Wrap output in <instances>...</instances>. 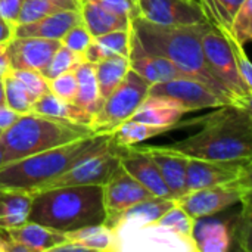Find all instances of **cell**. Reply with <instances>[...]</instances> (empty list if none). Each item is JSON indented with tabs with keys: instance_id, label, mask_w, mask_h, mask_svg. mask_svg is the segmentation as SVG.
Returning a JSON list of instances; mask_svg holds the SVG:
<instances>
[{
	"instance_id": "cell-17",
	"label": "cell",
	"mask_w": 252,
	"mask_h": 252,
	"mask_svg": "<svg viewBox=\"0 0 252 252\" xmlns=\"http://www.w3.org/2000/svg\"><path fill=\"white\" fill-rule=\"evenodd\" d=\"M157 162L159 173L170 190L173 199H179L188 192L186 189V170L189 157L173 149L171 146H145Z\"/></svg>"
},
{
	"instance_id": "cell-25",
	"label": "cell",
	"mask_w": 252,
	"mask_h": 252,
	"mask_svg": "<svg viewBox=\"0 0 252 252\" xmlns=\"http://www.w3.org/2000/svg\"><path fill=\"white\" fill-rule=\"evenodd\" d=\"M31 112L53 117V118H61V120H66V121H72V123H78V124H84L89 127H90L92 120H93V117L89 112H86L84 109L77 106L74 102L62 100L61 97H58L52 92H47V93L41 94L40 97H37L32 103Z\"/></svg>"
},
{
	"instance_id": "cell-39",
	"label": "cell",
	"mask_w": 252,
	"mask_h": 252,
	"mask_svg": "<svg viewBox=\"0 0 252 252\" xmlns=\"http://www.w3.org/2000/svg\"><path fill=\"white\" fill-rule=\"evenodd\" d=\"M47 81H49V92H52L62 100L74 102L75 94H77V87H78L77 77H75L74 71L63 72V74H61L55 78H50Z\"/></svg>"
},
{
	"instance_id": "cell-48",
	"label": "cell",
	"mask_w": 252,
	"mask_h": 252,
	"mask_svg": "<svg viewBox=\"0 0 252 252\" xmlns=\"http://www.w3.org/2000/svg\"><path fill=\"white\" fill-rule=\"evenodd\" d=\"M4 165V154H3V148L0 145V167Z\"/></svg>"
},
{
	"instance_id": "cell-41",
	"label": "cell",
	"mask_w": 252,
	"mask_h": 252,
	"mask_svg": "<svg viewBox=\"0 0 252 252\" xmlns=\"http://www.w3.org/2000/svg\"><path fill=\"white\" fill-rule=\"evenodd\" d=\"M22 4L24 0H0V18L16 25Z\"/></svg>"
},
{
	"instance_id": "cell-37",
	"label": "cell",
	"mask_w": 252,
	"mask_h": 252,
	"mask_svg": "<svg viewBox=\"0 0 252 252\" xmlns=\"http://www.w3.org/2000/svg\"><path fill=\"white\" fill-rule=\"evenodd\" d=\"M10 74L34 96V99L49 92V81L37 69H10Z\"/></svg>"
},
{
	"instance_id": "cell-6",
	"label": "cell",
	"mask_w": 252,
	"mask_h": 252,
	"mask_svg": "<svg viewBox=\"0 0 252 252\" xmlns=\"http://www.w3.org/2000/svg\"><path fill=\"white\" fill-rule=\"evenodd\" d=\"M201 44L208 69L221 84L233 105L251 106L252 90L242 81L235 55L220 28L208 22L201 34Z\"/></svg>"
},
{
	"instance_id": "cell-22",
	"label": "cell",
	"mask_w": 252,
	"mask_h": 252,
	"mask_svg": "<svg viewBox=\"0 0 252 252\" xmlns=\"http://www.w3.org/2000/svg\"><path fill=\"white\" fill-rule=\"evenodd\" d=\"M12 241L24 245L28 252H46L52 251L55 247L68 241L66 233L53 230L43 224L27 221L21 227L10 230L6 233Z\"/></svg>"
},
{
	"instance_id": "cell-42",
	"label": "cell",
	"mask_w": 252,
	"mask_h": 252,
	"mask_svg": "<svg viewBox=\"0 0 252 252\" xmlns=\"http://www.w3.org/2000/svg\"><path fill=\"white\" fill-rule=\"evenodd\" d=\"M96 3H99L100 6H103L105 9L117 13V15H123V16H130L133 15V3L131 0H94Z\"/></svg>"
},
{
	"instance_id": "cell-27",
	"label": "cell",
	"mask_w": 252,
	"mask_h": 252,
	"mask_svg": "<svg viewBox=\"0 0 252 252\" xmlns=\"http://www.w3.org/2000/svg\"><path fill=\"white\" fill-rule=\"evenodd\" d=\"M102 99L105 100L124 80L130 69V59L123 55H112L93 63Z\"/></svg>"
},
{
	"instance_id": "cell-46",
	"label": "cell",
	"mask_w": 252,
	"mask_h": 252,
	"mask_svg": "<svg viewBox=\"0 0 252 252\" xmlns=\"http://www.w3.org/2000/svg\"><path fill=\"white\" fill-rule=\"evenodd\" d=\"M10 62L6 55V44H0V80H3L10 72Z\"/></svg>"
},
{
	"instance_id": "cell-12",
	"label": "cell",
	"mask_w": 252,
	"mask_h": 252,
	"mask_svg": "<svg viewBox=\"0 0 252 252\" xmlns=\"http://www.w3.org/2000/svg\"><path fill=\"white\" fill-rule=\"evenodd\" d=\"M196 252L195 244L155 223L117 236V252Z\"/></svg>"
},
{
	"instance_id": "cell-38",
	"label": "cell",
	"mask_w": 252,
	"mask_h": 252,
	"mask_svg": "<svg viewBox=\"0 0 252 252\" xmlns=\"http://www.w3.org/2000/svg\"><path fill=\"white\" fill-rule=\"evenodd\" d=\"M220 28V31L223 32V35L226 37L227 43L230 44V49L235 55V61H236V66H238V71H239V75L242 78V81L245 83V86L252 90V65L250 62V58L247 56V52H245V46H242L241 43H238L229 32L224 27H217Z\"/></svg>"
},
{
	"instance_id": "cell-16",
	"label": "cell",
	"mask_w": 252,
	"mask_h": 252,
	"mask_svg": "<svg viewBox=\"0 0 252 252\" xmlns=\"http://www.w3.org/2000/svg\"><path fill=\"white\" fill-rule=\"evenodd\" d=\"M59 46V40H47L40 37H13L6 44V55L12 69L41 71L49 63Z\"/></svg>"
},
{
	"instance_id": "cell-36",
	"label": "cell",
	"mask_w": 252,
	"mask_h": 252,
	"mask_svg": "<svg viewBox=\"0 0 252 252\" xmlns=\"http://www.w3.org/2000/svg\"><path fill=\"white\" fill-rule=\"evenodd\" d=\"M94 40L112 56V55H123L130 56V28L124 30H115L106 34H102L99 37H94Z\"/></svg>"
},
{
	"instance_id": "cell-43",
	"label": "cell",
	"mask_w": 252,
	"mask_h": 252,
	"mask_svg": "<svg viewBox=\"0 0 252 252\" xmlns=\"http://www.w3.org/2000/svg\"><path fill=\"white\" fill-rule=\"evenodd\" d=\"M18 117H19V114L12 111L6 103H1L0 105V134L3 131H6L18 120Z\"/></svg>"
},
{
	"instance_id": "cell-2",
	"label": "cell",
	"mask_w": 252,
	"mask_h": 252,
	"mask_svg": "<svg viewBox=\"0 0 252 252\" xmlns=\"http://www.w3.org/2000/svg\"><path fill=\"white\" fill-rule=\"evenodd\" d=\"M193 124L201 130L173 143V149L201 159L252 158L251 106L221 105L188 126Z\"/></svg>"
},
{
	"instance_id": "cell-33",
	"label": "cell",
	"mask_w": 252,
	"mask_h": 252,
	"mask_svg": "<svg viewBox=\"0 0 252 252\" xmlns=\"http://www.w3.org/2000/svg\"><path fill=\"white\" fill-rule=\"evenodd\" d=\"M157 223L164 226V227H167L168 230L174 232L176 235H179V236H182V238H185V239H188V241L195 244V241H193V230H195L196 220L192 219L177 204H174Z\"/></svg>"
},
{
	"instance_id": "cell-14",
	"label": "cell",
	"mask_w": 252,
	"mask_h": 252,
	"mask_svg": "<svg viewBox=\"0 0 252 252\" xmlns=\"http://www.w3.org/2000/svg\"><path fill=\"white\" fill-rule=\"evenodd\" d=\"M105 220L103 224L111 227L115 219L127 208L136 205L140 201L151 198L152 195L120 164L106 182L102 185Z\"/></svg>"
},
{
	"instance_id": "cell-3",
	"label": "cell",
	"mask_w": 252,
	"mask_h": 252,
	"mask_svg": "<svg viewBox=\"0 0 252 252\" xmlns=\"http://www.w3.org/2000/svg\"><path fill=\"white\" fill-rule=\"evenodd\" d=\"M28 220L62 233L103 223L102 185L59 186L35 192Z\"/></svg>"
},
{
	"instance_id": "cell-15",
	"label": "cell",
	"mask_w": 252,
	"mask_h": 252,
	"mask_svg": "<svg viewBox=\"0 0 252 252\" xmlns=\"http://www.w3.org/2000/svg\"><path fill=\"white\" fill-rule=\"evenodd\" d=\"M120 164L124 170L131 174L152 196L171 198L170 190L159 173V168L145 146L121 148ZM173 199V198H171Z\"/></svg>"
},
{
	"instance_id": "cell-11",
	"label": "cell",
	"mask_w": 252,
	"mask_h": 252,
	"mask_svg": "<svg viewBox=\"0 0 252 252\" xmlns=\"http://www.w3.org/2000/svg\"><path fill=\"white\" fill-rule=\"evenodd\" d=\"M133 15L168 27L208 22L198 0H133Z\"/></svg>"
},
{
	"instance_id": "cell-34",
	"label": "cell",
	"mask_w": 252,
	"mask_h": 252,
	"mask_svg": "<svg viewBox=\"0 0 252 252\" xmlns=\"http://www.w3.org/2000/svg\"><path fill=\"white\" fill-rule=\"evenodd\" d=\"M81 62H84L83 55L69 50L68 47L62 46V43H61V46L53 53L49 63L40 72L43 74V77L46 80H50V78H55V77L63 74V72L74 71Z\"/></svg>"
},
{
	"instance_id": "cell-10",
	"label": "cell",
	"mask_w": 252,
	"mask_h": 252,
	"mask_svg": "<svg viewBox=\"0 0 252 252\" xmlns=\"http://www.w3.org/2000/svg\"><path fill=\"white\" fill-rule=\"evenodd\" d=\"M245 179H252V158L201 159L189 157L186 170L188 192Z\"/></svg>"
},
{
	"instance_id": "cell-8",
	"label": "cell",
	"mask_w": 252,
	"mask_h": 252,
	"mask_svg": "<svg viewBox=\"0 0 252 252\" xmlns=\"http://www.w3.org/2000/svg\"><path fill=\"white\" fill-rule=\"evenodd\" d=\"M251 193L252 179H245L189 190L176 199V204L182 207L192 219L199 220L213 217L236 204H242L244 201L251 199Z\"/></svg>"
},
{
	"instance_id": "cell-19",
	"label": "cell",
	"mask_w": 252,
	"mask_h": 252,
	"mask_svg": "<svg viewBox=\"0 0 252 252\" xmlns=\"http://www.w3.org/2000/svg\"><path fill=\"white\" fill-rule=\"evenodd\" d=\"M80 22H83L80 9L61 10L32 22L18 24L15 27V37H40L61 41V38Z\"/></svg>"
},
{
	"instance_id": "cell-7",
	"label": "cell",
	"mask_w": 252,
	"mask_h": 252,
	"mask_svg": "<svg viewBox=\"0 0 252 252\" xmlns=\"http://www.w3.org/2000/svg\"><path fill=\"white\" fill-rule=\"evenodd\" d=\"M149 86L145 78L130 68L120 86L103 100L102 108L93 117L90 124L92 130L94 133L109 134L121 123L130 120L148 96Z\"/></svg>"
},
{
	"instance_id": "cell-49",
	"label": "cell",
	"mask_w": 252,
	"mask_h": 252,
	"mask_svg": "<svg viewBox=\"0 0 252 252\" xmlns=\"http://www.w3.org/2000/svg\"><path fill=\"white\" fill-rule=\"evenodd\" d=\"M0 192H1V190H0Z\"/></svg>"
},
{
	"instance_id": "cell-30",
	"label": "cell",
	"mask_w": 252,
	"mask_h": 252,
	"mask_svg": "<svg viewBox=\"0 0 252 252\" xmlns=\"http://www.w3.org/2000/svg\"><path fill=\"white\" fill-rule=\"evenodd\" d=\"M80 7H81V0H24V4L19 12L18 24L32 22L43 16L52 15L55 12L80 9Z\"/></svg>"
},
{
	"instance_id": "cell-26",
	"label": "cell",
	"mask_w": 252,
	"mask_h": 252,
	"mask_svg": "<svg viewBox=\"0 0 252 252\" xmlns=\"http://www.w3.org/2000/svg\"><path fill=\"white\" fill-rule=\"evenodd\" d=\"M74 72L78 83L74 103L81 109H84L86 112H89L92 117H94L96 112L103 105V99L100 96L96 74H94V65L84 61L74 69Z\"/></svg>"
},
{
	"instance_id": "cell-9",
	"label": "cell",
	"mask_w": 252,
	"mask_h": 252,
	"mask_svg": "<svg viewBox=\"0 0 252 252\" xmlns=\"http://www.w3.org/2000/svg\"><path fill=\"white\" fill-rule=\"evenodd\" d=\"M120 154L121 148H118L112 142V137H109L103 145L80 158L71 168L50 182L44 189L74 185H103L111 173L120 165Z\"/></svg>"
},
{
	"instance_id": "cell-45",
	"label": "cell",
	"mask_w": 252,
	"mask_h": 252,
	"mask_svg": "<svg viewBox=\"0 0 252 252\" xmlns=\"http://www.w3.org/2000/svg\"><path fill=\"white\" fill-rule=\"evenodd\" d=\"M15 24L0 18V44H7L15 37Z\"/></svg>"
},
{
	"instance_id": "cell-23",
	"label": "cell",
	"mask_w": 252,
	"mask_h": 252,
	"mask_svg": "<svg viewBox=\"0 0 252 252\" xmlns=\"http://www.w3.org/2000/svg\"><path fill=\"white\" fill-rule=\"evenodd\" d=\"M196 252H226L232 247V221L196 220L193 230Z\"/></svg>"
},
{
	"instance_id": "cell-18",
	"label": "cell",
	"mask_w": 252,
	"mask_h": 252,
	"mask_svg": "<svg viewBox=\"0 0 252 252\" xmlns=\"http://www.w3.org/2000/svg\"><path fill=\"white\" fill-rule=\"evenodd\" d=\"M174 204H176V199H171V198L151 196L127 208L126 211H123L115 219L111 229L115 232V236L133 232L142 226L158 221Z\"/></svg>"
},
{
	"instance_id": "cell-44",
	"label": "cell",
	"mask_w": 252,
	"mask_h": 252,
	"mask_svg": "<svg viewBox=\"0 0 252 252\" xmlns=\"http://www.w3.org/2000/svg\"><path fill=\"white\" fill-rule=\"evenodd\" d=\"M0 252H28V250L24 245L12 241L6 233H0Z\"/></svg>"
},
{
	"instance_id": "cell-28",
	"label": "cell",
	"mask_w": 252,
	"mask_h": 252,
	"mask_svg": "<svg viewBox=\"0 0 252 252\" xmlns=\"http://www.w3.org/2000/svg\"><path fill=\"white\" fill-rule=\"evenodd\" d=\"M170 130H173V128L127 120V121L121 123L117 128H114L109 134L112 137V142L118 148H131V146L139 145L148 139L161 136Z\"/></svg>"
},
{
	"instance_id": "cell-21",
	"label": "cell",
	"mask_w": 252,
	"mask_h": 252,
	"mask_svg": "<svg viewBox=\"0 0 252 252\" xmlns=\"http://www.w3.org/2000/svg\"><path fill=\"white\" fill-rule=\"evenodd\" d=\"M128 59H130V68L136 71L142 78H145L151 86L183 75L180 69L170 59L158 55L145 53L131 43H130Z\"/></svg>"
},
{
	"instance_id": "cell-35",
	"label": "cell",
	"mask_w": 252,
	"mask_h": 252,
	"mask_svg": "<svg viewBox=\"0 0 252 252\" xmlns=\"http://www.w3.org/2000/svg\"><path fill=\"white\" fill-rule=\"evenodd\" d=\"M226 30L242 46L250 43L252 38V0H245L242 3Z\"/></svg>"
},
{
	"instance_id": "cell-1",
	"label": "cell",
	"mask_w": 252,
	"mask_h": 252,
	"mask_svg": "<svg viewBox=\"0 0 252 252\" xmlns=\"http://www.w3.org/2000/svg\"><path fill=\"white\" fill-rule=\"evenodd\" d=\"M207 24L208 22L198 25L168 27L152 24L133 15L130 18V43L145 53L170 59L183 75L204 83L233 105L221 84L208 69L204 58L201 34Z\"/></svg>"
},
{
	"instance_id": "cell-24",
	"label": "cell",
	"mask_w": 252,
	"mask_h": 252,
	"mask_svg": "<svg viewBox=\"0 0 252 252\" xmlns=\"http://www.w3.org/2000/svg\"><path fill=\"white\" fill-rule=\"evenodd\" d=\"M80 13L83 24L93 38L115 30L130 28V16L117 15L105 9L94 0H81Z\"/></svg>"
},
{
	"instance_id": "cell-31",
	"label": "cell",
	"mask_w": 252,
	"mask_h": 252,
	"mask_svg": "<svg viewBox=\"0 0 252 252\" xmlns=\"http://www.w3.org/2000/svg\"><path fill=\"white\" fill-rule=\"evenodd\" d=\"M3 92H4V103L19 115L28 114L32 109L34 96L9 72L3 78Z\"/></svg>"
},
{
	"instance_id": "cell-4",
	"label": "cell",
	"mask_w": 252,
	"mask_h": 252,
	"mask_svg": "<svg viewBox=\"0 0 252 252\" xmlns=\"http://www.w3.org/2000/svg\"><path fill=\"white\" fill-rule=\"evenodd\" d=\"M111 134L94 133L80 140L47 149L0 167V189L34 195L63 174L86 154L103 145Z\"/></svg>"
},
{
	"instance_id": "cell-40",
	"label": "cell",
	"mask_w": 252,
	"mask_h": 252,
	"mask_svg": "<svg viewBox=\"0 0 252 252\" xmlns=\"http://www.w3.org/2000/svg\"><path fill=\"white\" fill-rule=\"evenodd\" d=\"M92 40H93L92 34H90L89 30L86 28V25H84L83 22H80V24L74 25V27L61 38V43H62V46L68 47L69 50L83 55V52L87 49V46L92 43Z\"/></svg>"
},
{
	"instance_id": "cell-32",
	"label": "cell",
	"mask_w": 252,
	"mask_h": 252,
	"mask_svg": "<svg viewBox=\"0 0 252 252\" xmlns=\"http://www.w3.org/2000/svg\"><path fill=\"white\" fill-rule=\"evenodd\" d=\"M245 0H198L207 21L216 27L227 28Z\"/></svg>"
},
{
	"instance_id": "cell-20",
	"label": "cell",
	"mask_w": 252,
	"mask_h": 252,
	"mask_svg": "<svg viewBox=\"0 0 252 252\" xmlns=\"http://www.w3.org/2000/svg\"><path fill=\"white\" fill-rule=\"evenodd\" d=\"M188 112L189 111L183 105L170 97L148 94L145 100L139 105V108L134 111L130 120L174 128L179 127L180 118Z\"/></svg>"
},
{
	"instance_id": "cell-47",
	"label": "cell",
	"mask_w": 252,
	"mask_h": 252,
	"mask_svg": "<svg viewBox=\"0 0 252 252\" xmlns=\"http://www.w3.org/2000/svg\"><path fill=\"white\" fill-rule=\"evenodd\" d=\"M4 103V92H3V80H0V105Z\"/></svg>"
},
{
	"instance_id": "cell-29",
	"label": "cell",
	"mask_w": 252,
	"mask_h": 252,
	"mask_svg": "<svg viewBox=\"0 0 252 252\" xmlns=\"http://www.w3.org/2000/svg\"><path fill=\"white\" fill-rule=\"evenodd\" d=\"M68 241L81 244L87 251L117 252V236L115 232L103 223L92 224L74 232L66 233Z\"/></svg>"
},
{
	"instance_id": "cell-13",
	"label": "cell",
	"mask_w": 252,
	"mask_h": 252,
	"mask_svg": "<svg viewBox=\"0 0 252 252\" xmlns=\"http://www.w3.org/2000/svg\"><path fill=\"white\" fill-rule=\"evenodd\" d=\"M148 94L170 97L183 105L189 112L217 108L221 105H230L224 97H221L204 83L185 75L149 86Z\"/></svg>"
},
{
	"instance_id": "cell-5",
	"label": "cell",
	"mask_w": 252,
	"mask_h": 252,
	"mask_svg": "<svg viewBox=\"0 0 252 252\" xmlns=\"http://www.w3.org/2000/svg\"><path fill=\"white\" fill-rule=\"evenodd\" d=\"M92 134H94V131L89 126L28 112L19 115L18 120L0 134V145L4 154V164H7Z\"/></svg>"
}]
</instances>
